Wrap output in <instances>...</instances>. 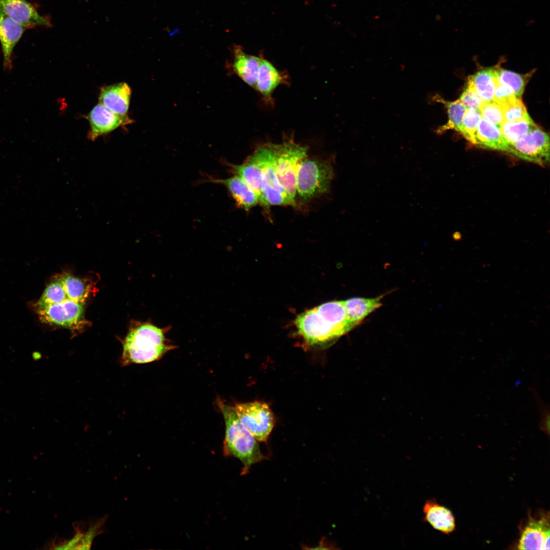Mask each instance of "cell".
Masks as SVG:
<instances>
[{
	"label": "cell",
	"mask_w": 550,
	"mask_h": 550,
	"mask_svg": "<svg viewBox=\"0 0 550 550\" xmlns=\"http://www.w3.org/2000/svg\"><path fill=\"white\" fill-rule=\"evenodd\" d=\"M170 328L144 323L131 329L123 343L121 363L124 365L145 364L161 358L175 348L166 337Z\"/></svg>",
	"instance_id": "1"
},
{
	"label": "cell",
	"mask_w": 550,
	"mask_h": 550,
	"mask_svg": "<svg viewBox=\"0 0 550 550\" xmlns=\"http://www.w3.org/2000/svg\"><path fill=\"white\" fill-rule=\"evenodd\" d=\"M217 404L226 425L224 455L239 459L243 464L241 474L245 475L253 464L265 459L266 457L260 450L258 441L239 420L234 407L221 399L217 400Z\"/></svg>",
	"instance_id": "2"
},
{
	"label": "cell",
	"mask_w": 550,
	"mask_h": 550,
	"mask_svg": "<svg viewBox=\"0 0 550 550\" xmlns=\"http://www.w3.org/2000/svg\"><path fill=\"white\" fill-rule=\"evenodd\" d=\"M262 168L260 204L268 208L271 205H294L295 203L280 185L276 175L274 161L276 144L266 143L258 147L250 155Z\"/></svg>",
	"instance_id": "3"
},
{
	"label": "cell",
	"mask_w": 550,
	"mask_h": 550,
	"mask_svg": "<svg viewBox=\"0 0 550 550\" xmlns=\"http://www.w3.org/2000/svg\"><path fill=\"white\" fill-rule=\"evenodd\" d=\"M331 164L316 159H302L298 164L296 176V190L304 201L328 191L334 178Z\"/></svg>",
	"instance_id": "4"
},
{
	"label": "cell",
	"mask_w": 550,
	"mask_h": 550,
	"mask_svg": "<svg viewBox=\"0 0 550 550\" xmlns=\"http://www.w3.org/2000/svg\"><path fill=\"white\" fill-rule=\"evenodd\" d=\"M308 148L287 138L276 144L274 168L278 180L290 198L295 203L296 176L298 163L307 157Z\"/></svg>",
	"instance_id": "5"
},
{
	"label": "cell",
	"mask_w": 550,
	"mask_h": 550,
	"mask_svg": "<svg viewBox=\"0 0 550 550\" xmlns=\"http://www.w3.org/2000/svg\"><path fill=\"white\" fill-rule=\"evenodd\" d=\"M236 413L243 426L259 442H266L274 425L273 414L265 403H237Z\"/></svg>",
	"instance_id": "6"
},
{
	"label": "cell",
	"mask_w": 550,
	"mask_h": 550,
	"mask_svg": "<svg viewBox=\"0 0 550 550\" xmlns=\"http://www.w3.org/2000/svg\"><path fill=\"white\" fill-rule=\"evenodd\" d=\"M295 324L298 333L311 346L326 347L338 339L332 327L320 315L316 308L298 315Z\"/></svg>",
	"instance_id": "7"
},
{
	"label": "cell",
	"mask_w": 550,
	"mask_h": 550,
	"mask_svg": "<svg viewBox=\"0 0 550 550\" xmlns=\"http://www.w3.org/2000/svg\"><path fill=\"white\" fill-rule=\"evenodd\" d=\"M509 153L541 166L549 162V138L536 126L521 140L509 146Z\"/></svg>",
	"instance_id": "8"
},
{
	"label": "cell",
	"mask_w": 550,
	"mask_h": 550,
	"mask_svg": "<svg viewBox=\"0 0 550 550\" xmlns=\"http://www.w3.org/2000/svg\"><path fill=\"white\" fill-rule=\"evenodd\" d=\"M84 304L68 297L58 304L36 308L41 320L48 324L74 329L85 322Z\"/></svg>",
	"instance_id": "9"
},
{
	"label": "cell",
	"mask_w": 550,
	"mask_h": 550,
	"mask_svg": "<svg viewBox=\"0 0 550 550\" xmlns=\"http://www.w3.org/2000/svg\"><path fill=\"white\" fill-rule=\"evenodd\" d=\"M0 10L26 29L51 26L49 18L40 15L26 0H0Z\"/></svg>",
	"instance_id": "10"
},
{
	"label": "cell",
	"mask_w": 550,
	"mask_h": 550,
	"mask_svg": "<svg viewBox=\"0 0 550 550\" xmlns=\"http://www.w3.org/2000/svg\"><path fill=\"white\" fill-rule=\"evenodd\" d=\"M86 118L90 126L88 139L93 141L101 135L132 122L127 115L117 114L99 103L91 109Z\"/></svg>",
	"instance_id": "11"
},
{
	"label": "cell",
	"mask_w": 550,
	"mask_h": 550,
	"mask_svg": "<svg viewBox=\"0 0 550 550\" xmlns=\"http://www.w3.org/2000/svg\"><path fill=\"white\" fill-rule=\"evenodd\" d=\"M549 534L548 515L539 519L530 517L526 526L521 530L517 548L549 549Z\"/></svg>",
	"instance_id": "12"
},
{
	"label": "cell",
	"mask_w": 550,
	"mask_h": 550,
	"mask_svg": "<svg viewBox=\"0 0 550 550\" xmlns=\"http://www.w3.org/2000/svg\"><path fill=\"white\" fill-rule=\"evenodd\" d=\"M287 79L285 73L279 72L271 63L260 58L258 75L254 89L261 94L266 104L271 106L273 105L272 96L273 91L280 85L285 84Z\"/></svg>",
	"instance_id": "13"
},
{
	"label": "cell",
	"mask_w": 550,
	"mask_h": 550,
	"mask_svg": "<svg viewBox=\"0 0 550 550\" xmlns=\"http://www.w3.org/2000/svg\"><path fill=\"white\" fill-rule=\"evenodd\" d=\"M207 182L218 183L224 186L236 204L240 208L249 210L260 204L258 195L239 176H234L225 179L210 178Z\"/></svg>",
	"instance_id": "14"
},
{
	"label": "cell",
	"mask_w": 550,
	"mask_h": 550,
	"mask_svg": "<svg viewBox=\"0 0 550 550\" xmlns=\"http://www.w3.org/2000/svg\"><path fill=\"white\" fill-rule=\"evenodd\" d=\"M25 28L10 18L0 10V42L2 46L4 66L10 70L12 66V55Z\"/></svg>",
	"instance_id": "15"
},
{
	"label": "cell",
	"mask_w": 550,
	"mask_h": 550,
	"mask_svg": "<svg viewBox=\"0 0 550 550\" xmlns=\"http://www.w3.org/2000/svg\"><path fill=\"white\" fill-rule=\"evenodd\" d=\"M131 91L126 82H119L103 87L99 96V103L113 112L127 115Z\"/></svg>",
	"instance_id": "16"
},
{
	"label": "cell",
	"mask_w": 550,
	"mask_h": 550,
	"mask_svg": "<svg viewBox=\"0 0 550 550\" xmlns=\"http://www.w3.org/2000/svg\"><path fill=\"white\" fill-rule=\"evenodd\" d=\"M423 512L424 520L434 529L447 535L455 530V519L453 513L435 499H428L425 502Z\"/></svg>",
	"instance_id": "17"
},
{
	"label": "cell",
	"mask_w": 550,
	"mask_h": 550,
	"mask_svg": "<svg viewBox=\"0 0 550 550\" xmlns=\"http://www.w3.org/2000/svg\"><path fill=\"white\" fill-rule=\"evenodd\" d=\"M316 309L332 327L338 338L353 328L349 322L344 301L327 302Z\"/></svg>",
	"instance_id": "18"
},
{
	"label": "cell",
	"mask_w": 550,
	"mask_h": 550,
	"mask_svg": "<svg viewBox=\"0 0 550 550\" xmlns=\"http://www.w3.org/2000/svg\"><path fill=\"white\" fill-rule=\"evenodd\" d=\"M475 145L484 148L508 152L509 146L500 129L482 117L478 124Z\"/></svg>",
	"instance_id": "19"
},
{
	"label": "cell",
	"mask_w": 550,
	"mask_h": 550,
	"mask_svg": "<svg viewBox=\"0 0 550 550\" xmlns=\"http://www.w3.org/2000/svg\"><path fill=\"white\" fill-rule=\"evenodd\" d=\"M383 295L374 298L353 297L344 301L349 322L353 328L379 308Z\"/></svg>",
	"instance_id": "20"
},
{
	"label": "cell",
	"mask_w": 550,
	"mask_h": 550,
	"mask_svg": "<svg viewBox=\"0 0 550 550\" xmlns=\"http://www.w3.org/2000/svg\"><path fill=\"white\" fill-rule=\"evenodd\" d=\"M260 58L247 54L240 49L235 51L233 69L246 84L255 88L259 69Z\"/></svg>",
	"instance_id": "21"
},
{
	"label": "cell",
	"mask_w": 550,
	"mask_h": 550,
	"mask_svg": "<svg viewBox=\"0 0 550 550\" xmlns=\"http://www.w3.org/2000/svg\"><path fill=\"white\" fill-rule=\"evenodd\" d=\"M234 175L241 178L261 198L262 168L251 156L241 164L228 163Z\"/></svg>",
	"instance_id": "22"
},
{
	"label": "cell",
	"mask_w": 550,
	"mask_h": 550,
	"mask_svg": "<svg viewBox=\"0 0 550 550\" xmlns=\"http://www.w3.org/2000/svg\"><path fill=\"white\" fill-rule=\"evenodd\" d=\"M434 102L443 103L447 109L448 120L445 124L438 127L435 130L438 134H441L446 131L454 129L459 131L463 119L467 108L458 100L454 101H448L439 95H435L431 97Z\"/></svg>",
	"instance_id": "23"
},
{
	"label": "cell",
	"mask_w": 550,
	"mask_h": 550,
	"mask_svg": "<svg viewBox=\"0 0 550 550\" xmlns=\"http://www.w3.org/2000/svg\"><path fill=\"white\" fill-rule=\"evenodd\" d=\"M495 69L481 70L469 78L484 102L493 101L496 88Z\"/></svg>",
	"instance_id": "24"
},
{
	"label": "cell",
	"mask_w": 550,
	"mask_h": 550,
	"mask_svg": "<svg viewBox=\"0 0 550 550\" xmlns=\"http://www.w3.org/2000/svg\"><path fill=\"white\" fill-rule=\"evenodd\" d=\"M537 125L531 119L509 122L504 121L500 126L502 134L509 146L521 140Z\"/></svg>",
	"instance_id": "25"
},
{
	"label": "cell",
	"mask_w": 550,
	"mask_h": 550,
	"mask_svg": "<svg viewBox=\"0 0 550 550\" xmlns=\"http://www.w3.org/2000/svg\"><path fill=\"white\" fill-rule=\"evenodd\" d=\"M495 77L500 84L509 87L516 97L520 99L527 81L526 75H521L503 69H495Z\"/></svg>",
	"instance_id": "26"
},
{
	"label": "cell",
	"mask_w": 550,
	"mask_h": 550,
	"mask_svg": "<svg viewBox=\"0 0 550 550\" xmlns=\"http://www.w3.org/2000/svg\"><path fill=\"white\" fill-rule=\"evenodd\" d=\"M481 118L479 109H467L459 131L466 140L474 145L478 124Z\"/></svg>",
	"instance_id": "27"
},
{
	"label": "cell",
	"mask_w": 550,
	"mask_h": 550,
	"mask_svg": "<svg viewBox=\"0 0 550 550\" xmlns=\"http://www.w3.org/2000/svg\"><path fill=\"white\" fill-rule=\"evenodd\" d=\"M502 107L505 121L513 122L531 119L520 99L516 98Z\"/></svg>",
	"instance_id": "28"
},
{
	"label": "cell",
	"mask_w": 550,
	"mask_h": 550,
	"mask_svg": "<svg viewBox=\"0 0 550 550\" xmlns=\"http://www.w3.org/2000/svg\"><path fill=\"white\" fill-rule=\"evenodd\" d=\"M479 111L482 117L495 124L499 128L504 121L502 107L494 101L484 102Z\"/></svg>",
	"instance_id": "29"
},
{
	"label": "cell",
	"mask_w": 550,
	"mask_h": 550,
	"mask_svg": "<svg viewBox=\"0 0 550 550\" xmlns=\"http://www.w3.org/2000/svg\"><path fill=\"white\" fill-rule=\"evenodd\" d=\"M459 100L468 109H479L484 103L469 78Z\"/></svg>",
	"instance_id": "30"
},
{
	"label": "cell",
	"mask_w": 550,
	"mask_h": 550,
	"mask_svg": "<svg viewBox=\"0 0 550 550\" xmlns=\"http://www.w3.org/2000/svg\"><path fill=\"white\" fill-rule=\"evenodd\" d=\"M95 528H93L87 534H77L72 540L64 545L59 546L56 549H89L94 538Z\"/></svg>",
	"instance_id": "31"
},
{
	"label": "cell",
	"mask_w": 550,
	"mask_h": 550,
	"mask_svg": "<svg viewBox=\"0 0 550 550\" xmlns=\"http://www.w3.org/2000/svg\"><path fill=\"white\" fill-rule=\"evenodd\" d=\"M516 98L511 88L499 83L496 79L493 101L502 106Z\"/></svg>",
	"instance_id": "32"
},
{
	"label": "cell",
	"mask_w": 550,
	"mask_h": 550,
	"mask_svg": "<svg viewBox=\"0 0 550 550\" xmlns=\"http://www.w3.org/2000/svg\"><path fill=\"white\" fill-rule=\"evenodd\" d=\"M536 399L538 407V410L540 416V422L539 427L540 429L546 433L548 434L549 431V410L548 406L542 401L537 392L535 391Z\"/></svg>",
	"instance_id": "33"
}]
</instances>
